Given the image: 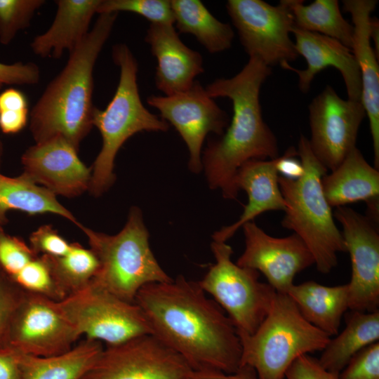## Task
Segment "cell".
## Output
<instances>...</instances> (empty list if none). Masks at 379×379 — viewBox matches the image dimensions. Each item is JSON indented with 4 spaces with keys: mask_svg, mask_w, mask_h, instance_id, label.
Wrapping results in <instances>:
<instances>
[{
    "mask_svg": "<svg viewBox=\"0 0 379 379\" xmlns=\"http://www.w3.org/2000/svg\"><path fill=\"white\" fill-rule=\"evenodd\" d=\"M135 302L146 316L152 334L180 355L193 371L232 373L240 368L237 329L198 281L179 275L149 284L138 291Z\"/></svg>",
    "mask_w": 379,
    "mask_h": 379,
    "instance_id": "6da1fadb",
    "label": "cell"
},
{
    "mask_svg": "<svg viewBox=\"0 0 379 379\" xmlns=\"http://www.w3.org/2000/svg\"><path fill=\"white\" fill-rule=\"evenodd\" d=\"M270 74V67L249 58L237 74L218 78L205 87L213 99L227 98L232 105L226 131L220 138L208 142L201 157L209 187L220 190L226 199H237L234 180L242 164L279 156L277 138L262 117L260 102L261 87Z\"/></svg>",
    "mask_w": 379,
    "mask_h": 379,
    "instance_id": "7a4b0ae2",
    "label": "cell"
},
{
    "mask_svg": "<svg viewBox=\"0 0 379 379\" xmlns=\"http://www.w3.org/2000/svg\"><path fill=\"white\" fill-rule=\"evenodd\" d=\"M117 15L99 14L93 28L69 53L64 68L32 107L29 130L35 143L60 137L79 150L93 127L94 67Z\"/></svg>",
    "mask_w": 379,
    "mask_h": 379,
    "instance_id": "3957f363",
    "label": "cell"
},
{
    "mask_svg": "<svg viewBox=\"0 0 379 379\" xmlns=\"http://www.w3.org/2000/svg\"><path fill=\"white\" fill-rule=\"evenodd\" d=\"M296 152L302 166L301 175L297 179L281 175L278 178L286 204L281 225L303 241L317 270L328 274L337 265L338 254L346 252V247L322 189L321 180L327 169L314 156L304 135L300 137Z\"/></svg>",
    "mask_w": 379,
    "mask_h": 379,
    "instance_id": "277c9868",
    "label": "cell"
},
{
    "mask_svg": "<svg viewBox=\"0 0 379 379\" xmlns=\"http://www.w3.org/2000/svg\"><path fill=\"white\" fill-rule=\"evenodd\" d=\"M112 59L119 67V80L116 91L107 107H95L93 126L102 137L101 149L91 168L89 192L100 197L115 181L116 156L124 142L133 135L142 132H166L169 124L150 112L143 105L138 86V64L128 46L117 44L112 48Z\"/></svg>",
    "mask_w": 379,
    "mask_h": 379,
    "instance_id": "5b68a950",
    "label": "cell"
},
{
    "mask_svg": "<svg viewBox=\"0 0 379 379\" xmlns=\"http://www.w3.org/2000/svg\"><path fill=\"white\" fill-rule=\"evenodd\" d=\"M80 229L98 261L91 281L117 297L135 302L143 286L172 280L150 248L149 232L138 207L131 208L125 225L116 234L96 232L83 225Z\"/></svg>",
    "mask_w": 379,
    "mask_h": 379,
    "instance_id": "8992f818",
    "label": "cell"
},
{
    "mask_svg": "<svg viewBox=\"0 0 379 379\" xmlns=\"http://www.w3.org/2000/svg\"><path fill=\"white\" fill-rule=\"evenodd\" d=\"M238 335L241 366L253 368L258 379H285L295 359L322 351L331 338L309 323L287 293L277 292L256 331Z\"/></svg>",
    "mask_w": 379,
    "mask_h": 379,
    "instance_id": "52a82bcc",
    "label": "cell"
},
{
    "mask_svg": "<svg viewBox=\"0 0 379 379\" xmlns=\"http://www.w3.org/2000/svg\"><path fill=\"white\" fill-rule=\"evenodd\" d=\"M211 248L215 263L199 284L225 312L238 334L251 335L267 314L276 291L259 280L258 271L234 263L226 242L213 241Z\"/></svg>",
    "mask_w": 379,
    "mask_h": 379,
    "instance_id": "ba28073f",
    "label": "cell"
},
{
    "mask_svg": "<svg viewBox=\"0 0 379 379\" xmlns=\"http://www.w3.org/2000/svg\"><path fill=\"white\" fill-rule=\"evenodd\" d=\"M58 302L80 335L103 342L106 346L152 334L149 323L138 305L117 297L92 281Z\"/></svg>",
    "mask_w": 379,
    "mask_h": 379,
    "instance_id": "9c48e42d",
    "label": "cell"
},
{
    "mask_svg": "<svg viewBox=\"0 0 379 379\" xmlns=\"http://www.w3.org/2000/svg\"><path fill=\"white\" fill-rule=\"evenodd\" d=\"M226 8L249 58L270 67L297 59L290 36L295 25L286 0L277 6L262 0H229Z\"/></svg>",
    "mask_w": 379,
    "mask_h": 379,
    "instance_id": "30bf717a",
    "label": "cell"
},
{
    "mask_svg": "<svg viewBox=\"0 0 379 379\" xmlns=\"http://www.w3.org/2000/svg\"><path fill=\"white\" fill-rule=\"evenodd\" d=\"M185 360L152 334L106 346L81 379H188Z\"/></svg>",
    "mask_w": 379,
    "mask_h": 379,
    "instance_id": "8fae6325",
    "label": "cell"
},
{
    "mask_svg": "<svg viewBox=\"0 0 379 379\" xmlns=\"http://www.w3.org/2000/svg\"><path fill=\"white\" fill-rule=\"evenodd\" d=\"M147 104L171 124L187 145L189 169L203 171L202 147L209 133L221 136L229 124L228 115L195 80L187 90L171 95H150Z\"/></svg>",
    "mask_w": 379,
    "mask_h": 379,
    "instance_id": "7c38bea8",
    "label": "cell"
},
{
    "mask_svg": "<svg viewBox=\"0 0 379 379\" xmlns=\"http://www.w3.org/2000/svg\"><path fill=\"white\" fill-rule=\"evenodd\" d=\"M80 336L58 301L24 291L11 326V350L36 357L57 355L72 349Z\"/></svg>",
    "mask_w": 379,
    "mask_h": 379,
    "instance_id": "4fadbf2b",
    "label": "cell"
},
{
    "mask_svg": "<svg viewBox=\"0 0 379 379\" xmlns=\"http://www.w3.org/2000/svg\"><path fill=\"white\" fill-rule=\"evenodd\" d=\"M308 109L312 151L332 171L356 147L359 129L366 116L364 107L361 101L343 99L327 85Z\"/></svg>",
    "mask_w": 379,
    "mask_h": 379,
    "instance_id": "5bb4252c",
    "label": "cell"
},
{
    "mask_svg": "<svg viewBox=\"0 0 379 379\" xmlns=\"http://www.w3.org/2000/svg\"><path fill=\"white\" fill-rule=\"evenodd\" d=\"M352 276L347 284L349 310L374 312L379 307V233L375 223L354 209L337 207Z\"/></svg>",
    "mask_w": 379,
    "mask_h": 379,
    "instance_id": "9a60e30c",
    "label": "cell"
},
{
    "mask_svg": "<svg viewBox=\"0 0 379 379\" xmlns=\"http://www.w3.org/2000/svg\"><path fill=\"white\" fill-rule=\"evenodd\" d=\"M242 227L245 248L236 263L262 273L276 292L287 293L295 276L314 264L312 254L297 234L274 237L254 220Z\"/></svg>",
    "mask_w": 379,
    "mask_h": 379,
    "instance_id": "2e32d148",
    "label": "cell"
},
{
    "mask_svg": "<svg viewBox=\"0 0 379 379\" xmlns=\"http://www.w3.org/2000/svg\"><path fill=\"white\" fill-rule=\"evenodd\" d=\"M77 152L60 137L35 143L21 157L22 174L55 196H79L89 190L91 168L82 162Z\"/></svg>",
    "mask_w": 379,
    "mask_h": 379,
    "instance_id": "e0dca14e",
    "label": "cell"
},
{
    "mask_svg": "<svg viewBox=\"0 0 379 379\" xmlns=\"http://www.w3.org/2000/svg\"><path fill=\"white\" fill-rule=\"evenodd\" d=\"M292 34L298 55L307 62L305 69H298L289 63L281 66L298 76V87L303 93L310 89L313 79L324 69H337L345 82L347 99L361 101V81L359 66L352 50L339 41L320 34L300 29L294 26Z\"/></svg>",
    "mask_w": 379,
    "mask_h": 379,
    "instance_id": "ac0fdd59",
    "label": "cell"
},
{
    "mask_svg": "<svg viewBox=\"0 0 379 379\" xmlns=\"http://www.w3.org/2000/svg\"><path fill=\"white\" fill-rule=\"evenodd\" d=\"M145 40L157 61L156 87L165 95L187 90L204 72L202 55L182 41L174 25L150 23Z\"/></svg>",
    "mask_w": 379,
    "mask_h": 379,
    "instance_id": "d6986e66",
    "label": "cell"
},
{
    "mask_svg": "<svg viewBox=\"0 0 379 379\" xmlns=\"http://www.w3.org/2000/svg\"><path fill=\"white\" fill-rule=\"evenodd\" d=\"M375 0H344L343 9L350 14L354 29L351 50L360 71L361 102L368 118L374 153V167L379 168V66L378 56L371 44V14Z\"/></svg>",
    "mask_w": 379,
    "mask_h": 379,
    "instance_id": "ffe728a7",
    "label": "cell"
},
{
    "mask_svg": "<svg viewBox=\"0 0 379 379\" xmlns=\"http://www.w3.org/2000/svg\"><path fill=\"white\" fill-rule=\"evenodd\" d=\"M279 157L270 160H250L237 170L234 185L238 192L243 190L246 192L248 203L238 220L213 234V241L227 242L240 227L259 215L270 211H285L278 182Z\"/></svg>",
    "mask_w": 379,
    "mask_h": 379,
    "instance_id": "44dd1931",
    "label": "cell"
},
{
    "mask_svg": "<svg viewBox=\"0 0 379 379\" xmlns=\"http://www.w3.org/2000/svg\"><path fill=\"white\" fill-rule=\"evenodd\" d=\"M321 185L331 208L364 201L369 213L367 217L375 223L378 222L379 171L357 147L330 174L323 176Z\"/></svg>",
    "mask_w": 379,
    "mask_h": 379,
    "instance_id": "7402d4cb",
    "label": "cell"
},
{
    "mask_svg": "<svg viewBox=\"0 0 379 379\" xmlns=\"http://www.w3.org/2000/svg\"><path fill=\"white\" fill-rule=\"evenodd\" d=\"M101 0H57V11L50 27L36 36L31 43L32 52L41 58H60L65 51L70 53L89 32L92 18Z\"/></svg>",
    "mask_w": 379,
    "mask_h": 379,
    "instance_id": "603a6c76",
    "label": "cell"
},
{
    "mask_svg": "<svg viewBox=\"0 0 379 379\" xmlns=\"http://www.w3.org/2000/svg\"><path fill=\"white\" fill-rule=\"evenodd\" d=\"M287 294L309 323L330 337L338 333L349 310L347 284L329 286L307 281L293 284Z\"/></svg>",
    "mask_w": 379,
    "mask_h": 379,
    "instance_id": "cb8c5ba5",
    "label": "cell"
},
{
    "mask_svg": "<svg viewBox=\"0 0 379 379\" xmlns=\"http://www.w3.org/2000/svg\"><path fill=\"white\" fill-rule=\"evenodd\" d=\"M378 340L379 310H351L345 315V328L330 338L318 361L325 370L338 375L357 352Z\"/></svg>",
    "mask_w": 379,
    "mask_h": 379,
    "instance_id": "d4e9b609",
    "label": "cell"
},
{
    "mask_svg": "<svg viewBox=\"0 0 379 379\" xmlns=\"http://www.w3.org/2000/svg\"><path fill=\"white\" fill-rule=\"evenodd\" d=\"M104 347L86 338L69 351L49 357L18 353L23 379H81L95 364Z\"/></svg>",
    "mask_w": 379,
    "mask_h": 379,
    "instance_id": "484cf974",
    "label": "cell"
},
{
    "mask_svg": "<svg viewBox=\"0 0 379 379\" xmlns=\"http://www.w3.org/2000/svg\"><path fill=\"white\" fill-rule=\"evenodd\" d=\"M12 210L29 215L53 213L71 221L79 228L76 217L47 189L38 185L23 174L8 177L0 173V227L8 222L7 213Z\"/></svg>",
    "mask_w": 379,
    "mask_h": 379,
    "instance_id": "4316f807",
    "label": "cell"
},
{
    "mask_svg": "<svg viewBox=\"0 0 379 379\" xmlns=\"http://www.w3.org/2000/svg\"><path fill=\"white\" fill-rule=\"evenodd\" d=\"M178 32L192 34L212 54L231 48L234 33L228 23L217 19L199 0H171Z\"/></svg>",
    "mask_w": 379,
    "mask_h": 379,
    "instance_id": "83f0119b",
    "label": "cell"
},
{
    "mask_svg": "<svg viewBox=\"0 0 379 379\" xmlns=\"http://www.w3.org/2000/svg\"><path fill=\"white\" fill-rule=\"evenodd\" d=\"M294 25L302 30L335 39L351 49L354 29L343 16L337 0H315L305 5L302 0H286Z\"/></svg>",
    "mask_w": 379,
    "mask_h": 379,
    "instance_id": "f1b7e54d",
    "label": "cell"
},
{
    "mask_svg": "<svg viewBox=\"0 0 379 379\" xmlns=\"http://www.w3.org/2000/svg\"><path fill=\"white\" fill-rule=\"evenodd\" d=\"M42 255L62 300L85 288L98 268V261L93 251L77 242L72 243L69 251L65 255Z\"/></svg>",
    "mask_w": 379,
    "mask_h": 379,
    "instance_id": "f546056e",
    "label": "cell"
},
{
    "mask_svg": "<svg viewBox=\"0 0 379 379\" xmlns=\"http://www.w3.org/2000/svg\"><path fill=\"white\" fill-rule=\"evenodd\" d=\"M44 0H0V43L9 44L18 32L26 29Z\"/></svg>",
    "mask_w": 379,
    "mask_h": 379,
    "instance_id": "4dcf8cb0",
    "label": "cell"
},
{
    "mask_svg": "<svg viewBox=\"0 0 379 379\" xmlns=\"http://www.w3.org/2000/svg\"><path fill=\"white\" fill-rule=\"evenodd\" d=\"M131 12L139 15L152 24L174 25L169 0H101L97 13Z\"/></svg>",
    "mask_w": 379,
    "mask_h": 379,
    "instance_id": "1f68e13d",
    "label": "cell"
},
{
    "mask_svg": "<svg viewBox=\"0 0 379 379\" xmlns=\"http://www.w3.org/2000/svg\"><path fill=\"white\" fill-rule=\"evenodd\" d=\"M10 279L24 291L39 293L56 301L62 300L42 255L36 257Z\"/></svg>",
    "mask_w": 379,
    "mask_h": 379,
    "instance_id": "d6a6232c",
    "label": "cell"
},
{
    "mask_svg": "<svg viewBox=\"0 0 379 379\" xmlns=\"http://www.w3.org/2000/svg\"><path fill=\"white\" fill-rule=\"evenodd\" d=\"M37 256L22 239L7 234L0 227V270L9 279Z\"/></svg>",
    "mask_w": 379,
    "mask_h": 379,
    "instance_id": "836d02e7",
    "label": "cell"
},
{
    "mask_svg": "<svg viewBox=\"0 0 379 379\" xmlns=\"http://www.w3.org/2000/svg\"><path fill=\"white\" fill-rule=\"evenodd\" d=\"M24 290L0 270V352L10 350V334L13 319Z\"/></svg>",
    "mask_w": 379,
    "mask_h": 379,
    "instance_id": "e575fe53",
    "label": "cell"
},
{
    "mask_svg": "<svg viewBox=\"0 0 379 379\" xmlns=\"http://www.w3.org/2000/svg\"><path fill=\"white\" fill-rule=\"evenodd\" d=\"M338 379H379V342L357 352L339 373Z\"/></svg>",
    "mask_w": 379,
    "mask_h": 379,
    "instance_id": "d590c367",
    "label": "cell"
},
{
    "mask_svg": "<svg viewBox=\"0 0 379 379\" xmlns=\"http://www.w3.org/2000/svg\"><path fill=\"white\" fill-rule=\"evenodd\" d=\"M71 246L72 243L49 225L39 227L29 236V246L38 255L62 256L69 251Z\"/></svg>",
    "mask_w": 379,
    "mask_h": 379,
    "instance_id": "8d00e7d4",
    "label": "cell"
},
{
    "mask_svg": "<svg viewBox=\"0 0 379 379\" xmlns=\"http://www.w3.org/2000/svg\"><path fill=\"white\" fill-rule=\"evenodd\" d=\"M39 79V68L34 62H0V89L7 85H34Z\"/></svg>",
    "mask_w": 379,
    "mask_h": 379,
    "instance_id": "74e56055",
    "label": "cell"
},
{
    "mask_svg": "<svg viewBox=\"0 0 379 379\" xmlns=\"http://www.w3.org/2000/svg\"><path fill=\"white\" fill-rule=\"evenodd\" d=\"M286 379H338V375L325 370L318 359L304 354L295 359L285 374Z\"/></svg>",
    "mask_w": 379,
    "mask_h": 379,
    "instance_id": "f35d334b",
    "label": "cell"
},
{
    "mask_svg": "<svg viewBox=\"0 0 379 379\" xmlns=\"http://www.w3.org/2000/svg\"><path fill=\"white\" fill-rule=\"evenodd\" d=\"M29 119V110H6L0 112V130L4 134L21 131Z\"/></svg>",
    "mask_w": 379,
    "mask_h": 379,
    "instance_id": "ab89813d",
    "label": "cell"
},
{
    "mask_svg": "<svg viewBox=\"0 0 379 379\" xmlns=\"http://www.w3.org/2000/svg\"><path fill=\"white\" fill-rule=\"evenodd\" d=\"M188 379H258L255 371L248 366H241L234 373L218 371H192Z\"/></svg>",
    "mask_w": 379,
    "mask_h": 379,
    "instance_id": "60d3db41",
    "label": "cell"
},
{
    "mask_svg": "<svg viewBox=\"0 0 379 379\" xmlns=\"http://www.w3.org/2000/svg\"><path fill=\"white\" fill-rule=\"evenodd\" d=\"M0 379H23V372L17 352H0Z\"/></svg>",
    "mask_w": 379,
    "mask_h": 379,
    "instance_id": "b9f144b4",
    "label": "cell"
},
{
    "mask_svg": "<svg viewBox=\"0 0 379 379\" xmlns=\"http://www.w3.org/2000/svg\"><path fill=\"white\" fill-rule=\"evenodd\" d=\"M297 156L296 149L291 147L282 155H279L277 162V169L281 176L297 179L302 173V166L300 159H295Z\"/></svg>",
    "mask_w": 379,
    "mask_h": 379,
    "instance_id": "7bdbcfd3",
    "label": "cell"
},
{
    "mask_svg": "<svg viewBox=\"0 0 379 379\" xmlns=\"http://www.w3.org/2000/svg\"><path fill=\"white\" fill-rule=\"evenodd\" d=\"M24 109H28V101L22 91L15 88H8L0 93V112Z\"/></svg>",
    "mask_w": 379,
    "mask_h": 379,
    "instance_id": "ee69618b",
    "label": "cell"
},
{
    "mask_svg": "<svg viewBox=\"0 0 379 379\" xmlns=\"http://www.w3.org/2000/svg\"><path fill=\"white\" fill-rule=\"evenodd\" d=\"M379 22L375 18H371L370 26V38L374 42L375 52L378 56L379 53Z\"/></svg>",
    "mask_w": 379,
    "mask_h": 379,
    "instance_id": "f6af8a7d",
    "label": "cell"
},
{
    "mask_svg": "<svg viewBox=\"0 0 379 379\" xmlns=\"http://www.w3.org/2000/svg\"><path fill=\"white\" fill-rule=\"evenodd\" d=\"M3 154H4V145L1 140H0V167L1 165Z\"/></svg>",
    "mask_w": 379,
    "mask_h": 379,
    "instance_id": "bcb514c9",
    "label": "cell"
}]
</instances>
